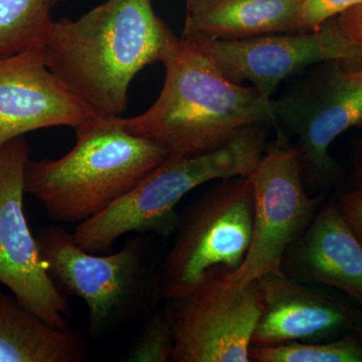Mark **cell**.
Here are the masks:
<instances>
[{
	"label": "cell",
	"mask_w": 362,
	"mask_h": 362,
	"mask_svg": "<svg viewBox=\"0 0 362 362\" xmlns=\"http://www.w3.org/2000/svg\"><path fill=\"white\" fill-rule=\"evenodd\" d=\"M173 37L151 0H107L78 20L54 21L44 45L45 63L98 116L120 117L133 78L161 62Z\"/></svg>",
	"instance_id": "cell-1"
},
{
	"label": "cell",
	"mask_w": 362,
	"mask_h": 362,
	"mask_svg": "<svg viewBox=\"0 0 362 362\" xmlns=\"http://www.w3.org/2000/svg\"><path fill=\"white\" fill-rule=\"evenodd\" d=\"M161 62L165 80L156 103L141 115L116 120L169 156H202L252 126H276L273 99L226 78L197 40L175 35Z\"/></svg>",
	"instance_id": "cell-2"
},
{
	"label": "cell",
	"mask_w": 362,
	"mask_h": 362,
	"mask_svg": "<svg viewBox=\"0 0 362 362\" xmlns=\"http://www.w3.org/2000/svg\"><path fill=\"white\" fill-rule=\"evenodd\" d=\"M77 142L61 158L30 160L25 190L52 221L80 223L110 206L169 157L158 143L124 129L116 117L75 128Z\"/></svg>",
	"instance_id": "cell-3"
},
{
	"label": "cell",
	"mask_w": 362,
	"mask_h": 362,
	"mask_svg": "<svg viewBox=\"0 0 362 362\" xmlns=\"http://www.w3.org/2000/svg\"><path fill=\"white\" fill-rule=\"evenodd\" d=\"M268 127L252 126L202 156H169L110 206L78 223L74 240L85 251L107 254L127 233H175L180 216L176 207L192 190L209 181L251 175L267 148Z\"/></svg>",
	"instance_id": "cell-4"
},
{
	"label": "cell",
	"mask_w": 362,
	"mask_h": 362,
	"mask_svg": "<svg viewBox=\"0 0 362 362\" xmlns=\"http://www.w3.org/2000/svg\"><path fill=\"white\" fill-rule=\"evenodd\" d=\"M273 104L278 134L293 140L307 190L333 187L340 168L331 145L362 125V61L319 64Z\"/></svg>",
	"instance_id": "cell-5"
},
{
	"label": "cell",
	"mask_w": 362,
	"mask_h": 362,
	"mask_svg": "<svg viewBox=\"0 0 362 362\" xmlns=\"http://www.w3.org/2000/svg\"><path fill=\"white\" fill-rule=\"evenodd\" d=\"M35 239L57 287L84 301L92 337L127 320L147 297L151 278L142 240H131L118 252L99 256L82 249L59 225L40 228Z\"/></svg>",
	"instance_id": "cell-6"
},
{
	"label": "cell",
	"mask_w": 362,
	"mask_h": 362,
	"mask_svg": "<svg viewBox=\"0 0 362 362\" xmlns=\"http://www.w3.org/2000/svg\"><path fill=\"white\" fill-rule=\"evenodd\" d=\"M254 192L245 176L220 180L180 216L162 266V296H180L214 269L237 270L249 251Z\"/></svg>",
	"instance_id": "cell-7"
},
{
	"label": "cell",
	"mask_w": 362,
	"mask_h": 362,
	"mask_svg": "<svg viewBox=\"0 0 362 362\" xmlns=\"http://www.w3.org/2000/svg\"><path fill=\"white\" fill-rule=\"evenodd\" d=\"M230 272H207L187 292L166 299L175 333L170 362H251L261 299L256 283L235 284Z\"/></svg>",
	"instance_id": "cell-8"
},
{
	"label": "cell",
	"mask_w": 362,
	"mask_h": 362,
	"mask_svg": "<svg viewBox=\"0 0 362 362\" xmlns=\"http://www.w3.org/2000/svg\"><path fill=\"white\" fill-rule=\"evenodd\" d=\"M254 192L252 242L242 265L228 273L235 284L255 282L281 269L288 247L305 232L320 207L308 194L296 148L278 134L247 176Z\"/></svg>",
	"instance_id": "cell-9"
},
{
	"label": "cell",
	"mask_w": 362,
	"mask_h": 362,
	"mask_svg": "<svg viewBox=\"0 0 362 362\" xmlns=\"http://www.w3.org/2000/svg\"><path fill=\"white\" fill-rule=\"evenodd\" d=\"M30 147L23 136L0 148V284L59 330H71L70 304L42 263L23 209Z\"/></svg>",
	"instance_id": "cell-10"
},
{
	"label": "cell",
	"mask_w": 362,
	"mask_h": 362,
	"mask_svg": "<svg viewBox=\"0 0 362 362\" xmlns=\"http://www.w3.org/2000/svg\"><path fill=\"white\" fill-rule=\"evenodd\" d=\"M194 40L226 78L238 84L247 81L267 98H272L286 78L310 66L327 62L362 61L361 47L332 20L309 32L245 40Z\"/></svg>",
	"instance_id": "cell-11"
},
{
	"label": "cell",
	"mask_w": 362,
	"mask_h": 362,
	"mask_svg": "<svg viewBox=\"0 0 362 362\" xmlns=\"http://www.w3.org/2000/svg\"><path fill=\"white\" fill-rule=\"evenodd\" d=\"M96 117L52 75L44 47L0 58V148L32 131L76 128Z\"/></svg>",
	"instance_id": "cell-12"
},
{
	"label": "cell",
	"mask_w": 362,
	"mask_h": 362,
	"mask_svg": "<svg viewBox=\"0 0 362 362\" xmlns=\"http://www.w3.org/2000/svg\"><path fill=\"white\" fill-rule=\"evenodd\" d=\"M261 299V314L252 345L324 341L356 326L358 316L349 304L290 277L272 271L255 281Z\"/></svg>",
	"instance_id": "cell-13"
},
{
	"label": "cell",
	"mask_w": 362,
	"mask_h": 362,
	"mask_svg": "<svg viewBox=\"0 0 362 362\" xmlns=\"http://www.w3.org/2000/svg\"><path fill=\"white\" fill-rule=\"evenodd\" d=\"M281 270L301 282L335 288L362 305V243L334 201L321 204L288 247Z\"/></svg>",
	"instance_id": "cell-14"
},
{
	"label": "cell",
	"mask_w": 362,
	"mask_h": 362,
	"mask_svg": "<svg viewBox=\"0 0 362 362\" xmlns=\"http://www.w3.org/2000/svg\"><path fill=\"white\" fill-rule=\"evenodd\" d=\"M182 37L245 40L306 32L303 0H187Z\"/></svg>",
	"instance_id": "cell-15"
},
{
	"label": "cell",
	"mask_w": 362,
	"mask_h": 362,
	"mask_svg": "<svg viewBox=\"0 0 362 362\" xmlns=\"http://www.w3.org/2000/svg\"><path fill=\"white\" fill-rule=\"evenodd\" d=\"M87 346L73 330H59L0 289V362H81Z\"/></svg>",
	"instance_id": "cell-16"
},
{
	"label": "cell",
	"mask_w": 362,
	"mask_h": 362,
	"mask_svg": "<svg viewBox=\"0 0 362 362\" xmlns=\"http://www.w3.org/2000/svg\"><path fill=\"white\" fill-rule=\"evenodd\" d=\"M58 0H0V58L44 47Z\"/></svg>",
	"instance_id": "cell-17"
},
{
	"label": "cell",
	"mask_w": 362,
	"mask_h": 362,
	"mask_svg": "<svg viewBox=\"0 0 362 362\" xmlns=\"http://www.w3.org/2000/svg\"><path fill=\"white\" fill-rule=\"evenodd\" d=\"M251 362H362V344L356 334L324 341H300L256 346Z\"/></svg>",
	"instance_id": "cell-18"
},
{
	"label": "cell",
	"mask_w": 362,
	"mask_h": 362,
	"mask_svg": "<svg viewBox=\"0 0 362 362\" xmlns=\"http://www.w3.org/2000/svg\"><path fill=\"white\" fill-rule=\"evenodd\" d=\"M175 349V333L168 308L156 314L128 354L132 362H170Z\"/></svg>",
	"instance_id": "cell-19"
},
{
	"label": "cell",
	"mask_w": 362,
	"mask_h": 362,
	"mask_svg": "<svg viewBox=\"0 0 362 362\" xmlns=\"http://www.w3.org/2000/svg\"><path fill=\"white\" fill-rule=\"evenodd\" d=\"M361 6L362 0H303L305 30H317L335 16Z\"/></svg>",
	"instance_id": "cell-20"
},
{
	"label": "cell",
	"mask_w": 362,
	"mask_h": 362,
	"mask_svg": "<svg viewBox=\"0 0 362 362\" xmlns=\"http://www.w3.org/2000/svg\"><path fill=\"white\" fill-rule=\"evenodd\" d=\"M343 218L362 243V190H347L337 202Z\"/></svg>",
	"instance_id": "cell-21"
},
{
	"label": "cell",
	"mask_w": 362,
	"mask_h": 362,
	"mask_svg": "<svg viewBox=\"0 0 362 362\" xmlns=\"http://www.w3.org/2000/svg\"><path fill=\"white\" fill-rule=\"evenodd\" d=\"M354 188L362 190V140L357 153L356 173H354Z\"/></svg>",
	"instance_id": "cell-22"
},
{
	"label": "cell",
	"mask_w": 362,
	"mask_h": 362,
	"mask_svg": "<svg viewBox=\"0 0 362 362\" xmlns=\"http://www.w3.org/2000/svg\"><path fill=\"white\" fill-rule=\"evenodd\" d=\"M354 328H356V332H354V334L356 335V337L358 338L359 341H361L362 344V314L358 316V319H357Z\"/></svg>",
	"instance_id": "cell-23"
}]
</instances>
